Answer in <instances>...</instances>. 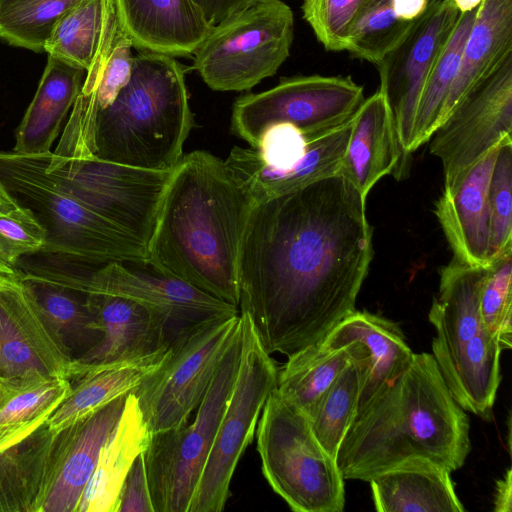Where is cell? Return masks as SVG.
<instances>
[{
	"instance_id": "obj_1",
	"label": "cell",
	"mask_w": 512,
	"mask_h": 512,
	"mask_svg": "<svg viewBox=\"0 0 512 512\" xmlns=\"http://www.w3.org/2000/svg\"><path fill=\"white\" fill-rule=\"evenodd\" d=\"M365 204L337 173L251 206L238 307L270 355L322 341L355 311L374 254Z\"/></svg>"
},
{
	"instance_id": "obj_2",
	"label": "cell",
	"mask_w": 512,
	"mask_h": 512,
	"mask_svg": "<svg viewBox=\"0 0 512 512\" xmlns=\"http://www.w3.org/2000/svg\"><path fill=\"white\" fill-rule=\"evenodd\" d=\"M252 202L224 160L183 155L164 193L147 264L239 306L238 256Z\"/></svg>"
},
{
	"instance_id": "obj_3",
	"label": "cell",
	"mask_w": 512,
	"mask_h": 512,
	"mask_svg": "<svg viewBox=\"0 0 512 512\" xmlns=\"http://www.w3.org/2000/svg\"><path fill=\"white\" fill-rule=\"evenodd\" d=\"M470 425L430 353L359 409L336 456L345 479L369 481L407 460H430L449 472L470 452Z\"/></svg>"
},
{
	"instance_id": "obj_4",
	"label": "cell",
	"mask_w": 512,
	"mask_h": 512,
	"mask_svg": "<svg viewBox=\"0 0 512 512\" xmlns=\"http://www.w3.org/2000/svg\"><path fill=\"white\" fill-rule=\"evenodd\" d=\"M183 66L174 57L140 51L131 76L103 109L81 100L84 131L100 158L149 170H173L193 127Z\"/></svg>"
},
{
	"instance_id": "obj_5",
	"label": "cell",
	"mask_w": 512,
	"mask_h": 512,
	"mask_svg": "<svg viewBox=\"0 0 512 512\" xmlns=\"http://www.w3.org/2000/svg\"><path fill=\"white\" fill-rule=\"evenodd\" d=\"M47 153L0 151V181L46 230L40 253L76 264H146V245L80 199Z\"/></svg>"
},
{
	"instance_id": "obj_6",
	"label": "cell",
	"mask_w": 512,
	"mask_h": 512,
	"mask_svg": "<svg viewBox=\"0 0 512 512\" xmlns=\"http://www.w3.org/2000/svg\"><path fill=\"white\" fill-rule=\"evenodd\" d=\"M488 267L453 258L440 270L439 289L428 314L436 331L432 356L452 397L465 411L486 420L492 416L501 380L502 351L480 311Z\"/></svg>"
},
{
	"instance_id": "obj_7",
	"label": "cell",
	"mask_w": 512,
	"mask_h": 512,
	"mask_svg": "<svg viewBox=\"0 0 512 512\" xmlns=\"http://www.w3.org/2000/svg\"><path fill=\"white\" fill-rule=\"evenodd\" d=\"M47 160L80 199L147 247L173 170H149L98 157L87 141L77 101Z\"/></svg>"
},
{
	"instance_id": "obj_8",
	"label": "cell",
	"mask_w": 512,
	"mask_h": 512,
	"mask_svg": "<svg viewBox=\"0 0 512 512\" xmlns=\"http://www.w3.org/2000/svg\"><path fill=\"white\" fill-rule=\"evenodd\" d=\"M256 428L263 475L291 510H344V478L336 458L317 440L306 415L283 400L276 388Z\"/></svg>"
},
{
	"instance_id": "obj_9",
	"label": "cell",
	"mask_w": 512,
	"mask_h": 512,
	"mask_svg": "<svg viewBox=\"0 0 512 512\" xmlns=\"http://www.w3.org/2000/svg\"><path fill=\"white\" fill-rule=\"evenodd\" d=\"M294 16L282 0H258L213 25L194 68L215 91H244L274 75L290 54Z\"/></svg>"
},
{
	"instance_id": "obj_10",
	"label": "cell",
	"mask_w": 512,
	"mask_h": 512,
	"mask_svg": "<svg viewBox=\"0 0 512 512\" xmlns=\"http://www.w3.org/2000/svg\"><path fill=\"white\" fill-rule=\"evenodd\" d=\"M242 323L225 351L192 422L152 434L144 452L155 512H188L237 377Z\"/></svg>"
},
{
	"instance_id": "obj_11",
	"label": "cell",
	"mask_w": 512,
	"mask_h": 512,
	"mask_svg": "<svg viewBox=\"0 0 512 512\" xmlns=\"http://www.w3.org/2000/svg\"><path fill=\"white\" fill-rule=\"evenodd\" d=\"M240 324L239 313L173 335L162 365L133 391L152 434L189 421Z\"/></svg>"
},
{
	"instance_id": "obj_12",
	"label": "cell",
	"mask_w": 512,
	"mask_h": 512,
	"mask_svg": "<svg viewBox=\"0 0 512 512\" xmlns=\"http://www.w3.org/2000/svg\"><path fill=\"white\" fill-rule=\"evenodd\" d=\"M242 352L235 383L220 420L188 512H220L230 496L236 466L251 443L263 406L277 387L278 369L245 313Z\"/></svg>"
},
{
	"instance_id": "obj_13",
	"label": "cell",
	"mask_w": 512,
	"mask_h": 512,
	"mask_svg": "<svg viewBox=\"0 0 512 512\" xmlns=\"http://www.w3.org/2000/svg\"><path fill=\"white\" fill-rule=\"evenodd\" d=\"M27 272L34 278L79 293L107 294L135 301L161 316L173 335L194 324L239 314L237 306L162 273L147 263L109 262L87 273L40 265Z\"/></svg>"
},
{
	"instance_id": "obj_14",
	"label": "cell",
	"mask_w": 512,
	"mask_h": 512,
	"mask_svg": "<svg viewBox=\"0 0 512 512\" xmlns=\"http://www.w3.org/2000/svg\"><path fill=\"white\" fill-rule=\"evenodd\" d=\"M363 87L350 76H294L271 89L239 97L231 128L252 148L272 125L288 123L308 136L325 133L349 120L364 101Z\"/></svg>"
},
{
	"instance_id": "obj_15",
	"label": "cell",
	"mask_w": 512,
	"mask_h": 512,
	"mask_svg": "<svg viewBox=\"0 0 512 512\" xmlns=\"http://www.w3.org/2000/svg\"><path fill=\"white\" fill-rule=\"evenodd\" d=\"M512 54L471 89L436 128L430 152L442 164L444 188L490 150L512 139Z\"/></svg>"
},
{
	"instance_id": "obj_16",
	"label": "cell",
	"mask_w": 512,
	"mask_h": 512,
	"mask_svg": "<svg viewBox=\"0 0 512 512\" xmlns=\"http://www.w3.org/2000/svg\"><path fill=\"white\" fill-rule=\"evenodd\" d=\"M459 12L437 0L411 33L375 65L402 148L409 153L419 100L429 73L451 36Z\"/></svg>"
},
{
	"instance_id": "obj_17",
	"label": "cell",
	"mask_w": 512,
	"mask_h": 512,
	"mask_svg": "<svg viewBox=\"0 0 512 512\" xmlns=\"http://www.w3.org/2000/svg\"><path fill=\"white\" fill-rule=\"evenodd\" d=\"M84 295L103 330L101 340L83 356L87 373L131 363L169 346L173 332L152 310L119 296Z\"/></svg>"
},
{
	"instance_id": "obj_18",
	"label": "cell",
	"mask_w": 512,
	"mask_h": 512,
	"mask_svg": "<svg viewBox=\"0 0 512 512\" xmlns=\"http://www.w3.org/2000/svg\"><path fill=\"white\" fill-rule=\"evenodd\" d=\"M497 149L498 146L473 165L456 186L443 188L435 203L434 213L454 258L472 267L491 263L488 189Z\"/></svg>"
},
{
	"instance_id": "obj_19",
	"label": "cell",
	"mask_w": 512,
	"mask_h": 512,
	"mask_svg": "<svg viewBox=\"0 0 512 512\" xmlns=\"http://www.w3.org/2000/svg\"><path fill=\"white\" fill-rule=\"evenodd\" d=\"M133 47L172 57L195 52L213 25L193 0H114Z\"/></svg>"
},
{
	"instance_id": "obj_20",
	"label": "cell",
	"mask_w": 512,
	"mask_h": 512,
	"mask_svg": "<svg viewBox=\"0 0 512 512\" xmlns=\"http://www.w3.org/2000/svg\"><path fill=\"white\" fill-rule=\"evenodd\" d=\"M408 155L399 141L386 96L378 89L353 116L340 173L366 200L382 177L401 174Z\"/></svg>"
},
{
	"instance_id": "obj_21",
	"label": "cell",
	"mask_w": 512,
	"mask_h": 512,
	"mask_svg": "<svg viewBox=\"0 0 512 512\" xmlns=\"http://www.w3.org/2000/svg\"><path fill=\"white\" fill-rule=\"evenodd\" d=\"M332 347L358 341L368 354L362 375L358 409L386 389L410 364L414 352L393 321L365 311H354L323 339Z\"/></svg>"
},
{
	"instance_id": "obj_22",
	"label": "cell",
	"mask_w": 512,
	"mask_h": 512,
	"mask_svg": "<svg viewBox=\"0 0 512 512\" xmlns=\"http://www.w3.org/2000/svg\"><path fill=\"white\" fill-rule=\"evenodd\" d=\"M152 433L137 397L127 394L124 408L104 443L97 466L88 481L77 510L116 512L119 495L136 458L146 451Z\"/></svg>"
},
{
	"instance_id": "obj_23",
	"label": "cell",
	"mask_w": 512,
	"mask_h": 512,
	"mask_svg": "<svg viewBox=\"0 0 512 512\" xmlns=\"http://www.w3.org/2000/svg\"><path fill=\"white\" fill-rule=\"evenodd\" d=\"M379 512H463L451 472L422 458L407 460L370 480Z\"/></svg>"
},
{
	"instance_id": "obj_24",
	"label": "cell",
	"mask_w": 512,
	"mask_h": 512,
	"mask_svg": "<svg viewBox=\"0 0 512 512\" xmlns=\"http://www.w3.org/2000/svg\"><path fill=\"white\" fill-rule=\"evenodd\" d=\"M82 68L48 55L36 93L15 131L14 152L42 154L63 129L84 82Z\"/></svg>"
},
{
	"instance_id": "obj_25",
	"label": "cell",
	"mask_w": 512,
	"mask_h": 512,
	"mask_svg": "<svg viewBox=\"0 0 512 512\" xmlns=\"http://www.w3.org/2000/svg\"><path fill=\"white\" fill-rule=\"evenodd\" d=\"M121 30L114 0H79L55 24L44 52L88 71L107 61Z\"/></svg>"
},
{
	"instance_id": "obj_26",
	"label": "cell",
	"mask_w": 512,
	"mask_h": 512,
	"mask_svg": "<svg viewBox=\"0 0 512 512\" xmlns=\"http://www.w3.org/2000/svg\"><path fill=\"white\" fill-rule=\"evenodd\" d=\"M511 54L512 0H483L466 39L440 124L471 89Z\"/></svg>"
},
{
	"instance_id": "obj_27",
	"label": "cell",
	"mask_w": 512,
	"mask_h": 512,
	"mask_svg": "<svg viewBox=\"0 0 512 512\" xmlns=\"http://www.w3.org/2000/svg\"><path fill=\"white\" fill-rule=\"evenodd\" d=\"M355 358H367L358 341L332 347L324 340L288 357L278 372L276 391L308 418L340 372Z\"/></svg>"
},
{
	"instance_id": "obj_28",
	"label": "cell",
	"mask_w": 512,
	"mask_h": 512,
	"mask_svg": "<svg viewBox=\"0 0 512 512\" xmlns=\"http://www.w3.org/2000/svg\"><path fill=\"white\" fill-rule=\"evenodd\" d=\"M437 0H365L349 31L345 51L378 63L426 16Z\"/></svg>"
},
{
	"instance_id": "obj_29",
	"label": "cell",
	"mask_w": 512,
	"mask_h": 512,
	"mask_svg": "<svg viewBox=\"0 0 512 512\" xmlns=\"http://www.w3.org/2000/svg\"><path fill=\"white\" fill-rule=\"evenodd\" d=\"M126 396L82 420L76 440L44 503V510L67 512L77 509L97 466L100 451L122 413Z\"/></svg>"
},
{
	"instance_id": "obj_30",
	"label": "cell",
	"mask_w": 512,
	"mask_h": 512,
	"mask_svg": "<svg viewBox=\"0 0 512 512\" xmlns=\"http://www.w3.org/2000/svg\"><path fill=\"white\" fill-rule=\"evenodd\" d=\"M353 116L341 125L311 139L301 161L290 171L236 182L246 192L252 204H258L318 179L340 173L352 130Z\"/></svg>"
},
{
	"instance_id": "obj_31",
	"label": "cell",
	"mask_w": 512,
	"mask_h": 512,
	"mask_svg": "<svg viewBox=\"0 0 512 512\" xmlns=\"http://www.w3.org/2000/svg\"><path fill=\"white\" fill-rule=\"evenodd\" d=\"M168 347L131 363L88 373L85 381L52 415L50 427L59 428L65 423L84 420L108 403L133 392L162 365Z\"/></svg>"
},
{
	"instance_id": "obj_32",
	"label": "cell",
	"mask_w": 512,
	"mask_h": 512,
	"mask_svg": "<svg viewBox=\"0 0 512 512\" xmlns=\"http://www.w3.org/2000/svg\"><path fill=\"white\" fill-rule=\"evenodd\" d=\"M479 8L459 14L451 36L429 73L417 107L409 153L429 141L440 124L444 104L458 73L463 48Z\"/></svg>"
},
{
	"instance_id": "obj_33",
	"label": "cell",
	"mask_w": 512,
	"mask_h": 512,
	"mask_svg": "<svg viewBox=\"0 0 512 512\" xmlns=\"http://www.w3.org/2000/svg\"><path fill=\"white\" fill-rule=\"evenodd\" d=\"M362 361L366 366L367 358H355L340 372L308 417L317 440L335 458L357 413Z\"/></svg>"
},
{
	"instance_id": "obj_34",
	"label": "cell",
	"mask_w": 512,
	"mask_h": 512,
	"mask_svg": "<svg viewBox=\"0 0 512 512\" xmlns=\"http://www.w3.org/2000/svg\"><path fill=\"white\" fill-rule=\"evenodd\" d=\"M79 0H0V37L12 46L43 52L58 20Z\"/></svg>"
},
{
	"instance_id": "obj_35",
	"label": "cell",
	"mask_w": 512,
	"mask_h": 512,
	"mask_svg": "<svg viewBox=\"0 0 512 512\" xmlns=\"http://www.w3.org/2000/svg\"><path fill=\"white\" fill-rule=\"evenodd\" d=\"M512 250L492 259L482 286L480 311L502 350L512 347Z\"/></svg>"
},
{
	"instance_id": "obj_36",
	"label": "cell",
	"mask_w": 512,
	"mask_h": 512,
	"mask_svg": "<svg viewBox=\"0 0 512 512\" xmlns=\"http://www.w3.org/2000/svg\"><path fill=\"white\" fill-rule=\"evenodd\" d=\"M489 257L512 250V139L497 149L489 189Z\"/></svg>"
},
{
	"instance_id": "obj_37",
	"label": "cell",
	"mask_w": 512,
	"mask_h": 512,
	"mask_svg": "<svg viewBox=\"0 0 512 512\" xmlns=\"http://www.w3.org/2000/svg\"><path fill=\"white\" fill-rule=\"evenodd\" d=\"M365 0H303V18L328 51H345L351 26Z\"/></svg>"
},
{
	"instance_id": "obj_38",
	"label": "cell",
	"mask_w": 512,
	"mask_h": 512,
	"mask_svg": "<svg viewBox=\"0 0 512 512\" xmlns=\"http://www.w3.org/2000/svg\"><path fill=\"white\" fill-rule=\"evenodd\" d=\"M46 230L26 206L0 217V261L13 267L22 256L40 253Z\"/></svg>"
},
{
	"instance_id": "obj_39",
	"label": "cell",
	"mask_w": 512,
	"mask_h": 512,
	"mask_svg": "<svg viewBox=\"0 0 512 512\" xmlns=\"http://www.w3.org/2000/svg\"><path fill=\"white\" fill-rule=\"evenodd\" d=\"M131 40L121 30L104 66L95 96L98 109L110 105L121 89L128 83L133 57Z\"/></svg>"
},
{
	"instance_id": "obj_40",
	"label": "cell",
	"mask_w": 512,
	"mask_h": 512,
	"mask_svg": "<svg viewBox=\"0 0 512 512\" xmlns=\"http://www.w3.org/2000/svg\"><path fill=\"white\" fill-rule=\"evenodd\" d=\"M116 512H155L144 452L134 461L123 483Z\"/></svg>"
},
{
	"instance_id": "obj_41",
	"label": "cell",
	"mask_w": 512,
	"mask_h": 512,
	"mask_svg": "<svg viewBox=\"0 0 512 512\" xmlns=\"http://www.w3.org/2000/svg\"><path fill=\"white\" fill-rule=\"evenodd\" d=\"M56 385H41L21 393L8 401L0 410V425L27 420L36 414L56 396Z\"/></svg>"
},
{
	"instance_id": "obj_42",
	"label": "cell",
	"mask_w": 512,
	"mask_h": 512,
	"mask_svg": "<svg viewBox=\"0 0 512 512\" xmlns=\"http://www.w3.org/2000/svg\"><path fill=\"white\" fill-rule=\"evenodd\" d=\"M201 9L207 21L216 25L235 12L258 0H193Z\"/></svg>"
},
{
	"instance_id": "obj_43",
	"label": "cell",
	"mask_w": 512,
	"mask_h": 512,
	"mask_svg": "<svg viewBox=\"0 0 512 512\" xmlns=\"http://www.w3.org/2000/svg\"><path fill=\"white\" fill-rule=\"evenodd\" d=\"M512 510V471L511 468L505 472L503 477L496 483L494 496L495 512H511Z\"/></svg>"
},
{
	"instance_id": "obj_44",
	"label": "cell",
	"mask_w": 512,
	"mask_h": 512,
	"mask_svg": "<svg viewBox=\"0 0 512 512\" xmlns=\"http://www.w3.org/2000/svg\"><path fill=\"white\" fill-rule=\"evenodd\" d=\"M20 206L17 199L9 192L0 181V217L4 216Z\"/></svg>"
},
{
	"instance_id": "obj_45",
	"label": "cell",
	"mask_w": 512,
	"mask_h": 512,
	"mask_svg": "<svg viewBox=\"0 0 512 512\" xmlns=\"http://www.w3.org/2000/svg\"><path fill=\"white\" fill-rule=\"evenodd\" d=\"M459 13L470 12L482 4L483 0H451Z\"/></svg>"
}]
</instances>
